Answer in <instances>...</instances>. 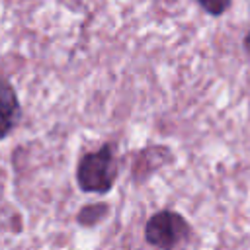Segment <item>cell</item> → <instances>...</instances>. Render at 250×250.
<instances>
[{
  "mask_svg": "<svg viewBox=\"0 0 250 250\" xmlns=\"http://www.w3.org/2000/svg\"><path fill=\"white\" fill-rule=\"evenodd\" d=\"M195 2L203 8V12H207L213 18L223 16L230 8V4H232V0H195Z\"/></svg>",
  "mask_w": 250,
  "mask_h": 250,
  "instance_id": "8992f818",
  "label": "cell"
},
{
  "mask_svg": "<svg viewBox=\"0 0 250 250\" xmlns=\"http://www.w3.org/2000/svg\"><path fill=\"white\" fill-rule=\"evenodd\" d=\"M109 215V205L107 203H90L84 205L78 215H76V223L82 227H96L100 225L105 217Z\"/></svg>",
  "mask_w": 250,
  "mask_h": 250,
  "instance_id": "5b68a950",
  "label": "cell"
},
{
  "mask_svg": "<svg viewBox=\"0 0 250 250\" xmlns=\"http://www.w3.org/2000/svg\"><path fill=\"white\" fill-rule=\"evenodd\" d=\"M119 174L115 145L104 143L98 150L82 154L76 166V184L84 193L105 195L115 186Z\"/></svg>",
  "mask_w": 250,
  "mask_h": 250,
  "instance_id": "6da1fadb",
  "label": "cell"
},
{
  "mask_svg": "<svg viewBox=\"0 0 250 250\" xmlns=\"http://www.w3.org/2000/svg\"><path fill=\"white\" fill-rule=\"evenodd\" d=\"M170 160H174V154L164 145H152V146L141 148L135 154V162H133L135 182H146V178H150L158 168H162Z\"/></svg>",
  "mask_w": 250,
  "mask_h": 250,
  "instance_id": "3957f363",
  "label": "cell"
},
{
  "mask_svg": "<svg viewBox=\"0 0 250 250\" xmlns=\"http://www.w3.org/2000/svg\"><path fill=\"white\" fill-rule=\"evenodd\" d=\"M21 107L16 92L10 86H0V141L6 139L18 125Z\"/></svg>",
  "mask_w": 250,
  "mask_h": 250,
  "instance_id": "277c9868",
  "label": "cell"
},
{
  "mask_svg": "<svg viewBox=\"0 0 250 250\" xmlns=\"http://www.w3.org/2000/svg\"><path fill=\"white\" fill-rule=\"evenodd\" d=\"M191 234L186 217L174 209H160L145 225V240L156 250H178Z\"/></svg>",
  "mask_w": 250,
  "mask_h": 250,
  "instance_id": "7a4b0ae2",
  "label": "cell"
},
{
  "mask_svg": "<svg viewBox=\"0 0 250 250\" xmlns=\"http://www.w3.org/2000/svg\"><path fill=\"white\" fill-rule=\"evenodd\" d=\"M242 45H244V51L250 55V31L244 35V43H242Z\"/></svg>",
  "mask_w": 250,
  "mask_h": 250,
  "instance_id": "52a82bcc",
  "label": "cell"
}]
</instances>
